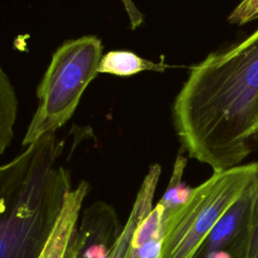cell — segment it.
I'll list each match as a JSON object with an SVG mask.
<instances>
[{"instance_id": "obj_1", "label": "cell", "mask_w": 258, "mask_h": 258, "mask_svg": "<svg viewBox=\"0 0 258 258\" xmlns=\"http://www.w3.org/2000/svg\"><path fill=\"white\" fill-rule=\"evenodd\" d=\"M257 100L258 29L190 68L172 107L182 148L214 171L240 165L255 143L251 123Z\"/></svg>"}, {"instance_id": "obj_2", "label": "cell", "mask_w": 258, "mask_h": 258, "mask_svg": "<svg viewBox=\"0 0 258 258\" xmlns=\"http://www.w3.org/2000/svg\"><path fill=\"white\" fill-rule=\"evenodd\" d=\"M62 149L49 133L0 165V258L38 257L72 188Z\"/></svg>"}, {"instance_id": "obj_3", "label": "cell", "mask_w": 258, "mask_h": 258, "mask_svg": "<svg viewBox=\"0 0 258 258\" xmlns=\"http://www.w3.org/2000/svg\"><path fill=\"white\" fill-rule=\"evenodd\" d=\"M103 45L95 35L64 41L52 54L37 88L38 107L22 145L53 133L73 116L83 93L98 75Z\"/></svg>"}, {"instance_id": "obj_4", "label": "cell", "mask_w": 258, "mask_h": 258, "mask_svg": "<svg viewBox=\"0 0 258 258\" xmlns=\"http://www.w3.org/2000/svg\"><path fill=\"white\" fill-rule=\"evenodd\" d=\"M258 171V162L214 171L191 188L186 200L164 218L160 258H192L222 216L236 203Z\"/></svg>"}, {"instance_id": "obj_5", "label": "cell", "mask_w": 258, "mask_h": 258, "mask_svg": "<svg viewBox=\"0 0 258 258\" xmlns=\"http://www.w3.org/2000/svg\"><path fill=\"white\" fill-rule=\"evenodd\" d=\"M90 184L81 180L66 195L57 219L37 258H66L75 238Z\"/></svg>"}, {"instance_id": "obj_6", "label": "cell", "mask_w": 258, "mask_h": 258, "mask_svg": "<svg viewBox=\"0 0 258 258\" xmlns=\"http://www.w3.org/2000/svg\"><path fill=\"white\" fill-rule=\"evenodd\" d=\"M160 173L161 166L158 163L150 165L149 170L136 195L126 224L122 228V231L108 258H129L134 232L140 222L153 209V198Z\"/></svg>"}, {"instance_id": "obj_7", "label": "cell", "mask_w": 258, "mask_h": 258, "mask_svg": "<svg viewBox=\"0 0 258 258\" xmlns=\"http://www.w3.org/2000/svg\"><path fill=\"white\" fill-rule=\"evenodd\" d=\"M168 68H171V66L164 62L163 56L159 62H153L130 50H111L102 55L98 67V74L130 77L144 71L164 72Z\"/></svg>"}, {"instance_id": "obj_8", "label": "cell", "mask_w": 258, "mask_h": 258, "mask_svg": "<svg viewBox=\"0 0 258 258\" xmlns=\"http://www.w3.org/2000/svg\"><path fill=\"white\" fill-rule=\"evenodd\" d=\"M258 250V171L241 231L231 250V258H255Z\"/></svg>"}, {"instance_id": "obj_9", "label": "cell", "mask_w": 258, "mask_h": 258, "mask_svg": "<svg viewBox=\"0 0 258 258\" xmlns=\"http://www.w3.org/2000/svg\"><path fill=\"white\" fill-rule=\"evenodd\" d=\"M17 114V99L13 86L0 66V155L13 138Z\"/></svg>"}, {"instance_id": "obj_10", "label": "cell", "mask_w": 258, "mask_h": 258, "mask_svg": "<svg viewBox=\"0 0 258 258\" xmlns=\"http://www.w3.org/2000/svg\"><path fill=\"white\" fill-rule=\"evenodd\" d=\"M186 161L187 160L184 155L181 153L177 154L167 188L158 202L164 209V218L179 207L186 200L191 190V188L185 186L181 181L183 171L186 166Z\"/></svg>"}, {"instance_id": "obj_11", "label": "cell", "mask_w": 258, "mask_h": 258, "mask_svg": "<svg viewBox=\"0 0 258 258\" xmlns=\"http://www.w3.org/2000/svg\"><path fill=\"white\" fill-rule=\"evenodd\" d=\"M164 236V209L157 203L151 212L137 226L131 243V250L137 249L144 244L162 241Z\"/></svg>"}, {"instance_id": "obj_12", "label": "cell", "mask_w": 258, "mask_h": 258, "mask_svg": "<svg viewBox=\"0 0 258 258\" xmlns=\"http://www.w3.org/2000/svg\"><path fill=\"white\" fill-rule=\"evenodd\" d=\"M258 19V0H241L228 16L232 24L243 25Z\"/></svg>"}, {"instance_id": "obj_13", "label": "cell", "mask_w": 258, "mask_h": 258, "mask_svg": "<svg viewBox=\"0 0 258 258\" xmlns=\"http://www.w3.org/2000/svg\"><path fill=\"white\" fill-rule=\"evenodd\" d=\"M251 135L254 141L257 140L258 138V100L253 112L252 116V123H251Z\"/></svg>"}, {"instance_id": "obj_14", "label": "cell", "mask_w": 258, "mask_h": 258, "mask_svg": "<svg viewBox=\"0 0 258 258\" xmlns=\"http://www.w3.org/2000/svg\"><path fill=\"white\" fill-rule=\"evenodd\" d=\"M255 258H258V250H257V253H256V256H255Z\"/></svg>"}]
</instances>
